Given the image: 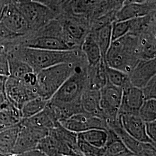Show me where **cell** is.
I'll list each match as a JSON object with an SVG mask.
<instances>
[{
	"label": "cell",
	"instance_id": "obj_1",
	"mask_svg": "<svg viewBox=\"0 0 156 156\" xmlns=\"http://www.w3.org/2000/svg\"><path fill=\"white\" fill-rule=\"evenodd\" d=\"M88 64H79L74 73L48 101V106L60 123L73 115L83 112L81 98L88 89Z\"/></svg>",
	"mask_w": 156,
	"mask_h": 156
},
{
	"label": "cell",
	"instance_id": "obj_2",
	"mask_svg": "<svg viewBox=\"0 0 156 156\" xmlns=\"http://www.w3.org/2000/svg\"><path fill=\"white\" fill-rule=\"evenodd\" d=\"M24 62L36 73L58 64L78 62L86 59L80 50L54 51L17 46L6 53Z\"/></svg>",
	"mask_w": 156,
	"mask_h": 156
},
{
	"label": "cell",
	"instance_id": "obj_3",
	"mask_svg": "<svg viewBox=\"0 0 156 156\" xmlns=\"http://www.w3.org/2000/svg\"><path fill=\"white\" fill-rule=\"evenodd\" d=\"M140 60L138 36L128 33L112 42L104 62L108 67L128 74Z\"/></svg>",
	"mask_w": 156,
	"mask_h": 156
},
{
	"label": "cell",
	"instance_id": "obj_4",
	"mask_svg": "<svg viewBox=\"0 0 156 156\" xmlns=\"http://www.w3.org/2000/svg\"><path fill=\"white\" fill-rule=\"evenodd\" d=\"M19 46L54 51L73 50L56 17L43 27L24 37Z\"/></svg>",
	"mask_w": 156,
	"mask_h": 156
},
{
	"label": "cell",
	"instance_id": "obj_5",
	"mask_svg": "<svg viewBox=\"0 0 156 156\" xmlns=\"http://www.w3.org/2000/svg\"><path fill=\"white\" fill-rule=\"evenodd\" d=\"M86 61L58 64L43 69L37 73V91L38 97L49 100L68 78L74 73L78 65Z\"/></svg>",
	"mask_w": 156,
	"mask_h": 156
},
{
	"label": "cell",
	"instance_id": "obj_6",
	"mask_svg": "<svg viewBox=\"0 0 156 156\" xmlns=\"http://www.w3.org/2000/svg\"><path fill=\"white\" fill-rule=\"evenodd\" d=\"M56 18L73 49L80 50L84 39L89 33V19L65 12L59 13Z\"/></svg>",
	"mask_w": 156,
	"mask_h": 156
},
{
	"label": "cell",
	"instance_id": "obj_7",
	"mask_svg": "<svg viewBox=\"0 0 156 156\" xmlns=\"http://www.w3.org/2000/svg\"><path fill=\"white\" fill-rule=\"evenodd\" d=\"M12 2L27 23L31 33L45 26L57 16L48 8L31 0H14Z\"/></svg>",
	"mask_w": 156,
	"mask_h": 156
},
{
	"label": "cell",
	"instance_id": "obj_8",
	"mask_svg": "<svg viewBox=\"0 0 156 156\" xmlns=\"http://www.w3.org/2000/svg\"><path fill=\"white\" fill-rule=\"evenodd\" d=\"M122 98V89L108 83L100 90V108L108 126L118 118Z\"/></svg>",
	"mask_w": 156,
	"mask_h": 156
},
{
	"label": "cell",
	"instance_id": "obj_9",
	"mask_svg": "<svg viewBox=\"0 0 156 156\" xmlns=\"http://www.w3.org/2000/svg\"><path fill=\"white\" fill-rule=\"evenodd\" d=\"M0 24L20 39V42L31 33L27 23L12 2L3 7L0 13Z\"/></svg>",
	"mask_w": 156,
	"mask_h": 156
},
{
	"label": "cell",
	"instance_id": "obj_10",
	"mask_svg": "<svg viewBox=\"0 0 156 156\" xmlns=\"http://www.w3.org/2000/svg\"><path fill=\"white\" fill-rule=\"evenodd\" d=\"M7 100L18 109L33 98L38 97L37 89L25 83L21 80L8 77L5 88Z\"/></svg>",
	"mask_w": 156,
	"mask_h": 156
},
{
	"label": "cell",
	"instance_id": "obj_11",
	"mask_svg": "<svg viewBox=\"0 0 156 156\" xmlns=\"http://www.w3.org/2000/svg\"><path fill=\"white\" fill-rule=\"evenodd\" d=\"M49 131L24 125L20 123V130L13 153L20 155L36 149L38 143L49 134Z\"/></svg>",
	"mask_w": 156,
	"mask_h": 156
},
{
	"label": "cell",
	"instance_id": "obj_12",
	"mask_svg": "<svg viewBox=\"0 0 156 156\" xmlns=\"http://www.w3.org/2000/svg\"><path fill=\"white\" fill-rule=\"evenodd\" d=\"M59 123L64 128L77 134L92 129H109L105 119L85 112L75 114Z\"/></svg>",
	"mask_w": 156,
	"mask_h": 156
},
{
	"label": "cell",
	"instance_id": "obj_13",
	"mask_svg": "<svg viewBox=\"0 0 156 156\" xmlns=\"http://www.w3.org/2000/svg\"><path fill=\"white\" fill-rule=\"evenodd\" d=\"M118 117L123 129L134 139L142 143L156 145L147 135L145 122L138 114L119 113Z\"/></svg>",
	"mask_w": 156,
	"mask_h": 156
},
{
	"label": "cell",
	"instance_id": "obj_14",
	"mask_svg": "<svg viewBox=\"0 0 156 156\" xmlns=\"http://www.w3.org/2000/svg\"><path fill=\"white\" fill-rule=\"evenodd\" d=\"M156 0H149L143 4L123 5L116 12L115 22L129 20L156 13Z\"/></svg>",
	"mask_w": 156,
	"mask_h": 156
},
{
	"label": "cell",
	"instance_id": "obj_15",
	"mask_svg": "<svg viewBox=\"0 0 156 156\" xmlns=\"http://www.w3.org/2000/svg\"><path fill=\"white\" fill-rule=\"evenodd\" d=\"M156 58L140 60L128 73L131 84L142 89L152 78L156 76Z\"/></svg>",
	"mask_w": 156,
	"mask_h": 156
},
{
	"label": "cell",
	"instance_id": "obj_16",
	"mask_svg": "<svg viewBox=\"0 0 156 156\" xmlns=\"http://www.w3.org/2000/svg\"><path fill=\"white\" fill-rule=\"evenodd\" d=\"M142 90L131 84L122 89V98L119 113L138 114L145 101Z\"/></svg>",
	"mask_w": 156,
	"mask_h": 156
},
{
	"label": "cell",
	"instance_id": "obj_17",
	"mask_svg": "<svg viewBox=\"0 0 156 156\" xmlns=\"http://www.w3.org/2000/svg\"><path fill=\"white\" fill-rule=\"evenodd\" d=\"M103 1L104 0H69L61 12H65L84 17L89 19L90 22Z\"/></svg>",
	"mask_w": 156,
	"mask_h": 156
},
{
	"label": "cell",
	"instance_id": "obj_18",
	"mask_svg": "<svg viewBox=\"0 0 156 156\" xmlns=\"http://www.w3.org/2000/svg\"><path fill=\"white\" fill-rule=\"evenodd\" d=\"M156 28L137 35L138 48L140 60L156 58Z\"/></svg>",
	"mask_w": 156,
	"mask_h": 156
},
{
	"label": "cell",
	"instance_id": "obj_19",
	"mask_svg": "<svg viewBox=\"0 0 156 156\" xmlns=\"http://www.w3.org/2000/svg\"><path fill=\"white\" fill-rule=\"evenodd\" d=\"M20 123L50 131L52 128L55 127L59 123L56 120L53 112L47 104L43 111L34 116L27 119H23L21 120Z\"/></svg>",
	"mask_w": 156,
	"mask_h": 156
},
{
	"label": "cell",
	"instance_id": "obj_20",
	"mask_svg": "<svg viewBox=\"0 0 156 156\" xmlns=\"http://www.w3.org/2000/svg\"><path fill=\"white\" fill-rule=\"evenodd\" d=\"M100 102V90L87 89L84 91L81 98V106L83 111L104 119Z\"/></svg>",
	"mask_w": 156,
	"mask_h": 156
},
{
	"label": "cell",
	"instance_id": "obj_21",
	"mask_svg": "<svg viewBox=\"0 0 156 156\" xmlns=\"http://www.w3.org/2000/svg\"><path fill=\"white\" fill-rule=\"evenodd\" d=\"M80 49L90 67L95 66L103 60L100 49L94 38L90 33L87 35L84 39Z\"/></svg>",
	"mask_w": 156,
	"mask_h": 156
},
{
	"label": "cell",
	"instance_id": "obj_22",
	"mask_svg": "<svg viewBox=\"0 0 156 156\" xmlns=\"http://www.w3.org/2000/svg\"><path fill=\"white\" fill-rule=\"evenodd\" d=\"M89 66V65H88ZM106 63L104 60L94 67H88V89L100 90L108 83Z\"/></svg>",
	"mask_w": 156,
	"mask_h": 156
},
{
	"label": "cell",
	"instance_id": "obj_23",
	"mask_svg": "<svg viewBox=\"0 0 156 156\" xmlns=\"http://www.w3.org/2000/svg\"><path fill=\"white\" fill-rule=\"evenodd\" d=\"M112 23L91 29L89 33L100 49L102 60L104 61L106 53L112 43Z\"/></svg>",
	"mask_w": 156,
	"mask_h": 156
},
{
	"label": "cell",
	"instance_id": "obj_24",
	"mask_svg": "<svg viewBox=\"0 0 156 156\" xmlns=\"http://www.w3.org/2000/svg\"><path fill=\"white\" fill-rule=\"evenodd\" d=\"M19 130L20 124L0 131V154L7 156L13 153Z\"/></svg>",
	"mask_w": 156,
	"mask_h": 156
},
{
	"label": "cell",
	"instance_id": "obj_25",
	"mask_svg": "<svg viewBox=\"0 0 156 156\" xmlns=\"http://www.w3.org/2000/svg\"><path fill=\"white\" fill-rule=\"evenodd\" d=\"M78 136L95 147L105 148L108 137V129H92L78 133Z\"/></svg>",
	"mask_w": 156,
	"mask_h": 156
},
{
	"label": "cell",
	"instance_id": "obj_26",
	"mask_svg": "<svg viewBox=\"0 0 156 156\" xmlns=\"http://www.w3.org/2000/svg\"><path fill=\"white\" fill-rule=\"evenodd\" d=\"M22 117L20 111L9 102L8 104L0 111V126L8 128L19 124Z\"/></svg>",
	"mask_w": 156,
	"mask_h": 156
},
{
	"label": "cell",
	"instance_id": "obj_27",
	"mask_svg": "<svg viewBox=\"0 0 156 156\" xmlns=\"http://www.w3.org/2000/svg\"><path fill=\"white\" fill-rule=\"evenodd\" d=\"M108 137L105 147V156H115L130 152L117 134L111 128L108 129Z\"/></svg>",
	"mask_w": 156,
	"mask_h": 156
},
{
	"label": "cell",
	"instance_id": "obj_28",
	"mask_svg": "<svg viewBox=\"0 0 156 156\" xmlns=\"http://www.w3.org/2000/svg\"><path fill=\"white\" fill-rule=\"evenodd\" d=\"M48 100L40 97H37L26 102L20 110L23 119H27L34 116L43 111L47 105Z\"/></svg>",
	"mask_w": 156,
	"mask_h": 156
},
{
	"label": "cell",
	"instance_id": "obj_29",
	"mask_svg": "<svg viewBox=\"0 0 156 156\" xmlns=\"http://www.w3.org/2000/svg\"><path fill=\"white\" fill-rule=\"evenodd\" d=\"M8 56L9 64V76L22 80L27 73L34 72L26 63L12 56Z\"/></svg>",
	"mask_w": 156,
	"mask_h": 156
},
{
	"label": "cell",
	"instance_id": "obj_30",
	"mask_svg": "<svg viewBox=\"0 0 156 156\" xmlns=\"http://www.w3.org/2000/svg\"><path fill=\"white\" fill-rule=\"evenodd\" d=\"M105 70L108 83L122 89L131 85L127 73L108 67L106 64Z\"/></svg>",
	"mask_w": 156,
	"mask_h": 156
},
{
	"label": "cell",
	"instance_id": "obj_31",
	"mask_svg": "<svg viewBox=\"0 0 156 156\" xmlns=\"http://www.w3.org/2000/svg\"><path fill=\"white\" fill-rule=\"evenodd\" d=\"M138 115L145 122L156 120V99L145 100Z\"/></svg>",
	"mask_w": 156,
	"mask_h": 156
},
{
	"label": "cell",
	"instance_id": "obj_32",
	"mask_svg": "<svg viewBox=\"0 0 156 156\" xmlns=\"http://www.w3.org/2000/svg\"><path fill=\"white\" fill-rule=\"evenodd\" d=\"M78 147L79 153L82 156H105V148L95 147L86 142L78 136Z\"/></svg>",
	"mask_w": 156,
	"mask_h": 156
},
{
	"label": "cell",
	"instance_id": "obj_33",
	"mask_svg": "<svg viewBox=\"0 0 156 156\" xmlns=\"http://www.w3.org/2000/svg\"><path fill=\"white\" fill-rule=\"evenodd\" d=\"M131 22L129 20L114 22L112 27V42L119 39L129 33Z\"/></svg>",
	"mask_w": 156,
	"mask_h": 156
},
{
	"label": "cell",
	"instance_id": "obj_34",
	"mask_svg": "<svg viewBox=\"0 0 156 156\" xmlns=\"http://www.w3.org/2000/svg\"><path fill=\"white\" fill-rule=\"evenodd\" d=\"M48 8L58 15L62 11L69 0H31Z\"/></svg>",
	"mask_w": 156,
	"mask_h": 156
},
{
	"label": "cell",
	"instance_id": "obj_35",
	"mask_svg": "<svg viewBox=\"0 0 156 156\" xmlns=\"http://www.w3.org/2000/svg\"><path fill=\"white\" fill-rule=\"evenodd\" d=\"M145 100L156 99V76L142 89Z\"/></svg>",
	"mask_w": 156,
	"mask_h": 156
},
{
	"label": "cell",
	"instance_id": "obj_36",
	"mask_svg": "<svg viewBox=\"0 0 156 156\" xmlns=\"http://www.w3.org/2000/svg\"><path fill=\"white\" fill-rule=\"evenodd\" d=\"M146 133L150 140L156 144V120L145 122Z\"/></svg>",
	"mask_w": 156,
	"mask_h": 156
},
{
	"label": "cell",
	"instance_id": "obj_37",
	"mask_svg": "<svg viewBox=\"0 0 156 156\" xmlns=\"http://www.w3.org/2000/svg\"><path fill=\"white\" fill-rule=\"evenodd\" d=\"M0 75L9 76V64L8 56L0 53Z\"/></svg>",
	"mask_w": 156,
	"mask_h": 156
},
{
	"label": "cell",
	"instance_id": "obj_38",
	"mask_svg": "<svg viewBox=\"0 0 156 156\" xmlns=\"http://www.w3.org/2000/svg\"><path fill=\"white\" fill-rule=\"evenodd\" d=\"M20 156H47L45 154L38 149H34L32 151H29L26 153H24L22 154H20Z\"/></svg>",
	"mask_w": 156,
	"mask_h": 156
},
{
	"label": "cell",
	"instance_id": "obj_39",
	"mask_svg": "<svg viewBox=\"0 0 156 156\" xmlns=\"http://www.w3.org/2000/svg\"><path fill=\"white\" fill-rule=\"evenodd\" d=\"M8 76L0 75V93L5 94L6 83Z\"/></svg>",
	"mask_w": 156,
	"mask_h": 156
},
{
	"label": "cell",
	"instance_id": "obj_40",
	"mask_svg": "<svg viewBox=\"0 0 156 156\" xmlns=\"http://www.w3.org/2000/svg\"><path fill=\"white\" fill-rule=\"evenodd\" d=\"M9 103L5 94L0 93V111L4 108Z\"/></svg>",
	"mask_w": 156,
	"mask_h": 156
},
{
	"label": "cell",
	"instance_id": "obj_41",
	"mask_svg": "<svg viewBox=\"0 0 156 156\" xmlns=\"http://www.w3.org/2000/svg\"><path fill=\"white\" fill-rule=\"evenodd\" d=\"M149 0H124V5L131 4H143Z\"/></svg>",
	"mask_w": 156,
	"mask_h": 156
},
{
	"label": "cell",
	"instance_id": "obj_42",
	"mask_svg": "<svg viewBox=\"0 0 156 156\" xmlns=\"http://www.w3.org/2000/svg\"><path fill=\"white\" fill-rule=\"evenodd\" d=\"M133 153H131V152H127L126 153H124L122 154H120V155H117V156H131Z\"/></svg>",
	"mask_w": 156,
	"mask_h": 156
},
{
	"label": "cell",
	"instance_id": "obj_43",
	"mask_svg": "<svg viewBox=\"0 0 156 156\" xmlns=\"http://www.w3.org/2000/svg\"><path fill=\"white\" fill-rule=\"evenodd\" d=\"M7 156H20V155H18V154H11L10 155H8Z\"/></svg>",
	"mask_w": 156,
	"mask_h": 156
},
{
	"label": "cell",
	"instance_id": "obj_44",
	"mask_svg": "<svg viewBox=\"0 0 156 156\" xmlns=\"http://www.w3.org/2000/svg\"><path fill=\"white\" fill-rule=\"evenodd\" d=\"M5 128H4L3 127H2L1 126H0V131H1V130H2V129H4Z\"/></svg>",
	"mask_w": 156,
	"mask_h": 156
},
{
	"label": "cell",
	"instance_id": "obj_45",
	"mask_svg": "<svg viewBox=\"0 0 156 156\" xmlns=\"http://www.w3.org/2000/svg\"><path fill=\"white\" fill-rule=\"evenodd\" d=\"M76 156V155H64V156Z\"/></svg>",
	"mask_w": 156,
	"mask_h": 156
},
{
	"label": "cell",
	"instance_id": "obj_46",
	"mask_svg": "<svg viewBox=\"0 0 156 156\" xmlns=\"http://www.w3.org/2000/svg\"><path fill=\"white\" fill-rule=\"evenodd\" d=\"M0 156H4V155H2V154H0Z\"/></svg>",
	"mask_w": 156,
	"mask_h": 156
},
{
	"label": "cell",
	"instance_id": "obj_47",
	"mask_svg": "<svg viewBox=\"0 0 156 156\" xmlns=\"http://www.w3.org/2000/svg\"><path fill=\"white\" fill-rule=\"evenodd\" d=\"M79 156H81V155H79Z\"/></svg>",
	"mask_w": 156,
	"mask_h": 156
},
{
	"label": "cell",
	"instance_id": "obj_48",
	"mask_svg": "<svg viewBox=\"0 0 156 156\" xmlns=\"http://www.w3.org/2000/svg\"><path fill=\"white\" fill-rule=\"evenodd\" d=\"M0 53H1V52H0Z\"/></svg>",
	"mask_w": 156,
	"mask_h": 156
}]
</instances>
